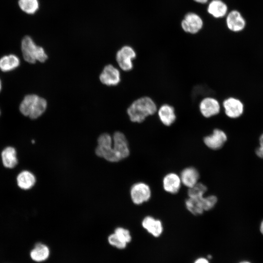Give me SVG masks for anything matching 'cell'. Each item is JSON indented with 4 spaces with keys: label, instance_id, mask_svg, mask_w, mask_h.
I'll use <instances>...</instances> for the list:
<instances>
[{
    "label": "cell",
    "instance_id": "cell-9",
    "mask_svg": "<svg viewBox=\"0 0 263 263\" xmlns=\"http://www.w3.org/2000/svg\"><path fill=\"white\" fill-rule=\"evenodd\" d=\"M113 149L121 160L127 157L130 153L128 143L124 134L115 132L113 137Z\"/></svg>",
    "mask_w": 263,
    "mask_h": 263
},
{
    "label": "cell",
    "instance_id": "cell-29",
    "mask_svg": "<svg viewBox=\"0 0 263 263\" xmlns=\"http://www.w3.org/2000/svg\"><path fill=\"white\" fill-rule=\"evenodd\" d=\"M194 263H209V262L206 259L200 258L196 260Z\"/></svg>",
    "mask_w": 263,
    "mask_h": 263
},
{
    "label": "cell",
    "instance_id": "cell-7",
    "mask_svg": "<svg viewBox=\"0 0 263 263\" xmlns=\"http://www.w3.org/2000/svg\"><path fill=\"white\" fill-rule=\"evenodd\" d=\"M151 191L149 186L143 183L135 184L131 189V196L133 202L139 205L147 201L150 197Z\"/></svg>",
    "mask_w": 263,
    "mask_h": 263
},
{
    "label": "cell",
    "instance_id": "cell-33",
    "mask_svg": "<svg viewBox=\"0 0 263 263\" xmlns=\"http://www.w3.org/2000/svg\"><path fill=\"white\" fill-rule=\"evenodd\" d=\"M1 81L0 80V92L1 91Z\"/></svg>",
    "mask_w": 263,
    "mask_h": 263
},
{
    "label": "cell",
    "instance_id": "cell-27",
    "mask_svg": "<svg viewBox=\"0 0 263 263\" xmlns=\"http://www.w3.org/2000/svg\"><path fill=\"white\" fill-rule=\"evenodd\" d=\"M108 241L110 244L119 249L126 247L127 244L121 240L114 233L108 237Z\"/></svg>",
    "mask_w": 263,
    "mask_h": 263
},
{
    "label": "cell",
    "instance_id": "cell-32",
    "mask_svg": "<svg viewBox=\"0 0 263 263\" xmlns=\"http://www.w3.org/2000/svg\"><path fill=\"white\" fill-rule=\"evenodd\" d=\"M240 263H251L248 261H243V262H240Z\"/></svg>",
    "mask_w": 263,
    "mask_h": 263
},
{
    "label": "cell",
    "instance_id": "cell-16",
    "mask_svg": "<svg viewBox=\"0 0 263 263\" xmlns=\"http://www.w3.org/2000/svg\"><path fill=\"white\" fill-rule=\"evenodd\" d=\"M158 114L161 122L167 126H170L176 119L174 109L168 104L161 106L158 110Z\"/></svg>",
    "mask_w": 263,
    "mask_h": 263
},
{
    "label": "cell",
    "instance_id": "cell-19",
    "mask_svg": "<svg viewBox=\"0 0 263 263\" xmlns=\"http://www.w3.org/2000/svg\"><path fill=\"white\" fill-rule=\"evenodd\" d=\"M187 209L192 214L198 215L205 210V197L189 198L186 201Z\"/></svg>",
    "mask_w": 263,
    "mask_h": 263
},
{
    "label": "cell",
    "instance_id": "cell-5",
    "mask_svg": "<svg viewBox=\"0 0 263 263\" xmlns=\"http://www.w3.org/2000/svg\"><path fill=\"white\" fill-rule=\"evenodd\" d=\"M203 24V20L199 15L194 12H188L185 15L181 25L185 32L195 34L202 29Z\"/></svg>",
    "mask_w": 263,
    "mask_h": 263
},
{
    "label": "cell",
    "instance_id": "cell-30",
    "mask_svg": "<svg viewBox=\"0 0 263 263\" xmlns=\"http://www.w3.org/2000/svg\"><path fill=\"white\" fill-rule=\"evenodd\" d=\"M193 0L197 3H199L201 4H205L207 3L208 1V0Z\"/></svg>",
    "mask_w": 263,
    "mask_h": 263
},
{
    "label": "cell",
    "instance_id": "cell-12",
    "mask_svg": "<svg viewBox=\"0 0 263 263\" xmlns=\"http://www.w3.org/2000/svg\"><path fill=\"white\" fill-rule=\"evenodd\" d=\"M227 140L225 133L221 130L215 129L211 134L204 138L205 145L209 148L218 150L221 148Z\"/></svg>",
    "mask_w": 263,
    "mask_h": 263
},
{
    "label": "cell",
    "instance_id": "cell-15",
    "mask_svg": "<svg viewBox=\"0 0 263 263\" xmlns=\"http://www.w3.org/2000/svg\"><path fill=\"white\" fill-rule=\"evenodd\" d=\"M181 184L180 177L176 174L170 173L166 175L163 179L164 189L170 193L175 194L178 192Z\"/></svg>",
    "mask_w": 263,
    "mask_h": 263
},
{
    "label": "cell",
    "instance_id": "cell-25",
    "mask_svg": "<svg viewBox=\"0 0 263 263\" xmlns=\"http://www.w3.org/2000/svg\"><path fill=\"white\" fill-rule=\"evenodd\" d=\"M207 187L201 183H197L190 188L188 191L189 198H199L203 197L207 191Z\"/></svg>",
    "mask_w": 263,
    "mask_h": 263
},
{
    "label": "cell",
    "instance_id": "cell-26",
    "mask_svg": "<svg viewBox=\"0 0 263 263\" xmlns=\"http://www.w3.org/2000/svg\"><path fill=\"white\" fill-rule=\"evenodd\" d=\"M114 233L123 242L126 244L131 242L132 237L128 230L122 227H117L114 231Z\"/></svg>",
    "mask_w": 263,
    "mask_h": 263
},
{
    "label": "cell",
    "instance_id": "cell-4",
    "mask_svg": "<svg viewBox=\"0 0 263 263\" xmlns=\"http://www.w3.org/2000/svg\"><path fill=\"white\" fill-rule=\"evenodd\" d=\"M113 139L110 134L104 133L98 138V146L95 149L96 154L108 161L116 162L121 159L114 151L112 147Z\"/></svg>",
    "mask_w": 263,
    "mask_h": 263
},
{
    "label": "cell",
    "instance_id": "cell-6",
    "mask_svg": "<svg viewBox=\"0 0 263 263\" xmlns=\"http://www.w3.org/2000/svg\"><path fill=\"white\" fill-rule=\"evenodd\" d=\"M136 57V53L129 46L122 47L116 54V61L120 67L124 71H128L132 69V60Z\"/></svg>",
    "mask_w": 263,
    "mask_h": 263
},
{
    "label": "cell",
    "instance_id": "cell-8",
    "mask_svg": "<svg viewBox=\"0 0 263 263\" xmlns=\"http://www.w3.org/2000/svg\"><path fill=\"white\" fill-rule=\"evenodd\" d=\"M223 107L225 114L231 118L240 117L244 112L242 102L234 97H229L223 102Z\"/></svg>",
    "mask_w": 263,
    "mask_h": 263
},
{
    "label": "cell",
    "instance_id": "cell-1",
    "mask_svg": "<svg viewBox=\"0 0 263 263\" xmlns=\"http://www.w3.org/2000/svg\"><path fill=\"white\" fill-rule=\"evenodd\" d=\"M156 111L154 102L150 97L145 96L135 100L128 108L127 113L132 122L141 123Z\"/></svg>",
    "mask_w": 263,
    "mask_h": 263
},
{
    "label": "cell",
    "instance_id": "cell-14",
    "mask_svg": "<svg viewBox=\"0 0 263 263\" xmlns=\"http://www.w3.org/2000/svg\"><path fill=\"white\" fill-rule=\"evenodd\" d=\"M207 11L213 17L220 19L227 14L228 7L222 0H211L208 4Z\"/></svg>",
    "mask_w": 263,
    "mask_h": 263
},
{
    "label": "cell",
    "instance_id": "cell-17",
    "mask_svg": "<svg viewBox=\"0 0 263 263\" xmlns=\"http://www.w3.org/2000/svg\"><path fill=\"white\" fill-rule=\"evenodd\" d=\"M143 227L154 237H159L163 231L161 222L150 216L145 217L142 223Z\"/></svg>",
    "mask_w": 263,
    "mask_h": 263
},
{
    "label": "cell",
    "instance_id": "cell-10",
    "mask_svg": "<svg viewBox=\"0 0 263 263\" xmlns=\"http://www.w3.org/2000/svg\"><path fill=\"white\" fill-rule=\"evenodd\" d=\"M226 24L229 30L232 32H238L242 31L245 28L246 21L240 12L233 10L227 14Z\"/></svg>",
    "mask_w": 263,
    "mask_h": 263
},
{
    "label": "cell",
    "instance_id": "cell-31",
    "mask_svg": "<svg viewBox=\"0 0 263 263\" xmlns=\"http://www.w3.org/2000/svg\"><path fill=\"white\" fill-rule=\"evenodd\" d=\"M260 230L261 233L263 235V220L262 221L260 227Z\"/></svg>",
    "mask_w": 263,
    "mask_h": 263
},
{
    "label": "cell",
    "instance_id": "cell-28",
    "mask_svg": "<svg viewBox=\"0 0 263 263\" xmlns=\"http://www.w3.org/2000/svg\"><path fill=\"white\" fill-rule=\"evenodd\" d=\"M259 144L260 146L256 149L255 152L258 157L263 159V133L259 137Z\"/></svg>",
    "mask_w": 263,
    "mask_h": 263
},
{
    "label": "cell",
    "instance_id": "cell-3",
    "mask_svg": "<svg viewBox=\"0 0 263 263\" xmlns=\"http://www.w3.org/2000/svg\"><path fill=\"white\" fill-rule=\"evenodd\" d=\"M21 49L24 60L30 63H35L37 61L44 62L47 55L44 49L38 46L29 36H25L21 43Z\"/></svg>",
    "mask_w": 263,
    "mask_h": 263
},
{
    "label": "cell",
    "instance_id": "cell-34",
    "mask_svg": "<svg viewBox=\"0 0 263 263\" xmlns=\"http://www.w3.org/2000/svg\"><path fill=\"white\" fill-rule=\"evenodd\" d=\"M208 258L211 259L212 257H211V255H209V256H208Z\"/></svg>",
    "mask_w": 263,
    "mask_h": 263
},
{
    "label": "cell",
    "instance_id": "cell-21",
    "mask_svg": "<svg viewBox=\"0 0 263 263\" xmlns=\"http://www.w3.org/2000/svg\"><path fill=\"white\" fill-rule=\"evenodd\" d=\"M50 254L47 246L41 243H37L30 252V256L33 260L40 262L46 260Z\"/></svg>",
    "mask_w": 263,
    "mask_h": 263
},
{
    "label": "cell",
    "instance_id": "cell-24",
    "mask_svg": "<svg viewBox=\"0 0 263 263\" xmlns=\"http://www.w3.org/2000/svg\"><path fill=\"white\" fill-rule=\"evenodd\" d=\"M18 3L20 8L29 14H34L39 7L38 0H19Z\"/></svg>",
    "mask_w": 263,
    "mask_h": 263
},
{
    "label": "cell",
    "instance_id": "cell-20",
    "mask_svg": "<svg viewBox=\"0 0 263 263\" xmlns=\"http://www.w3.org/2000/svg\"><path fill=\"white\" fill-rule=\"evenodd\" d=\"M2 163L7 168H13L18 163L16 150L13 147H8L1 152Z\"/></svg>",
    "mask_w": 263,
    "mask_h": 263
},
{
    "label": "cell",
    "instance_id": "cell-35",
    "mask_svg": "<svg viewBox=\"0 0 263 263\" xmlns=\"http://www.w3.org/2000/svg\"></svg>",
    "mask_w": 263,
    "mask_h": 263
},
{
    "label": "cell",
    "instance_id": "cell-11",
    "mask_svg": "<svg viewBox=\"0 0 263 263\" xmlns=\"http://www.w3.org/2000/svg\"><path fill=\"white\" fill-rule=\"evenodd\" d=\"M101 82L108 86H115L120 81V72L112 65L105 66L99 76Z\"/></svg>",
    "mask_w": 263,
    "mask_h": 263
},
{
    "label": "cell",
    "instance_id": "cell-22",
    "mask_svg": "<svg viewBox=\"0 0 263 263\" xmlns=\"http://www.w3.org/2000/svg\"><path fill=\"white\" fill-rule=\"evenodd\" d=\"M20 64L19 57L13 54L6 55L0 58V69L3 72L12 71Z\"/></svg>",
    "mask_w": 263,
    "mask_h": 263
},
{
    "label": "cell",
    "instance_id": "cell-13",
    "mask_svg": "<svg viewBox=\"0 0 263 263\" xmlns=\"http://www.w3.org/2000/svg\"><path fill=\"white\" fill-rule=\"evenodd\" d=\"M200 111L205 117H210L219 113L220 106L219 102L214 98L206 97L203 99L199 105Z\"/></svg>",
    "mask_w": 263,
    "mask_h": 263
},
{
    "label": "cell",
    "instance_id": "cell-18",
    "mask_svg": "<svg viewBox=\"0 0 263 263\" xmlns=\"http://www.w3.org/2000/svg\"><path fill=\"white\" fill-rule=\"evenodd\" d=\"M199 174L194 168L185 169L181 172L180 179L181 182L186 187L190 188L198 183Z\"/></svg>",
    "mask_w": 263,
    "mask_h": 263
},
{
    "label": "cell",
    "instance_id": "cell-2",
    "mask_svg": "<svg viewBox=\"0 0 263 263\" xmlns=\"http://www.w3.org/2000/svg\"><path fill=\"white\" fill-rule=\"evenodd\" d=\"M47 105V101L43 98L34 94H28L21 101L19 111L24 115L36 119L44 113Z\"/></svg>",
    "mask_w": 263,
    "mask_h": 263
},
{
    "label": "cell",
    "instance_id": "cell-23",
    "mask_svg": "<svg viewBox=\"0 0 263 263\" xmlns=\"http://www.w3.org/2000/svg\"><path fill=\"white\" fill-rule=\"evenodd\" d=\"M18 186L23 189L31 188L35 184L36 178L33 174L28 171H22L18 176Z\"/></svg>",
    "mask_w": 263,
    "mask_h": 263
}]
</instances>
